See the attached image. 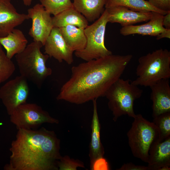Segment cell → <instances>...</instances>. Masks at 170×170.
Listing matches in <instances>:
<instances>
[{"label": "cell", "mask_w": 170, "mask_h": 170, "mask_svg": "<svg viewBox=\"0 0 170 170\" xmlns=\"http://www.w3.org/2000/svg\"><path fill=\"white\" fill-rule=\"evenodd\" d=\"M153 6L163 11H170V0H148Z\"/></svg>", "instance_id": "cell-28"}, {"label": "cell", "mask_w": 170, "mask_h": 170, "mask_svg": "<svg viewBox=\"0 0 170 170\" xmlns=\"http://www.w3.org/2000/svg\"><path fill=\"white\" fill-rule=\"evenodd\" d=\"M41 4L50 14L55 16L73 7L71 0H40Z\"/></svg>", "instance_id": "cell-24"}, {"label": "cell", "mask_w": 170, "mask_h": 170, "mask_svg": "<svg viewBox=\"0 0 170 170\" xmlns=\"http://www.w3.org/2000/svg\"><path fill=\"white\" fill-rule=\"evenodd\" d=\"M57 166L59 170H76L78 167L85 168L82 162L71 158L68 155L61 157L58 162Z\"/></svg>", "instance_id": "cell-26"}, {"label": "cell", "mask_w": 170, "mask_h": 170, "mask_svg": "<svg viewBox=\"0 0 170 170\" xmlns=\"http://www.w3.org/2000/svg\"><path fill=\"white\" fill-rule=\"evenodd\" d=\"M52 23L53 27L59 28L70 25L84 29L88 25L86 18L74 7L54 16Z\"/></svg>", "instance_id": "cell-20"}, {"label": "cell", "mask_w": 170, "mask_h": 170, "mask_svg": "<svg viewBox=\"0 0 170 170\" xmlns=\"http://www.w3.org/2000/svg\"><path fill=\"white\" fill-rule=\"evenodd\" d=\"M91 170H108L110 167L106 160L103 156L97 158L90 165Z\"/></svg>", "instance_id": "cell-27"}, {"label": "cell", "mask_w": 170, "mask_h": 170, "mask_svg": "<svg viewBox=\"0 0 170 170\" xmlns=\"http://www.w3.org/2000/svg\"><path fill=\"white\" fill-rule=\"evenodd\" d=\"M10 116V122L17 130L36 129L43 123H59L58 119L35 103H26L20 105Z\"/></svg>", "instance_id": "cell-8"}, {"label": "cell", "mask_w": 170, "mask_h": 170, "mask_svg": "<svg viewBox=\"0 0 170 170\" xmlns=\"http://www.w3.org/2000/svg\"><path fill=\"white\" fill-rule=\"evenodd\" d=\"M44 53L59 62L65 61L71 65L73 62L74 52L68 46L60 28L53 27L44 45Z\"/></svg>", "instance_id": "cell-11"}, {"label": "cell", "mask_w": 170, "mask_h": 170, "mask_svg": "<svg viewBox=\"0 0 170 170\" xmlns=\"http://www.w3.org/2000/svg\"><path fill=\"white\" fill-rule=\"evenodd\" d=\"M118 170H150L148 166L136 165L131 162L123 164Z\"/></svg>", "instance_id": "cell-29"}, {"label": "cell", "mask_w": 170, "mask_h": 170, "mask_svg": "<svg viewBox=\"0 0 170 170\" xmlns=\"http://www.w3.org/2000/svg\"><path fill=\"white\" fill-rule=\"evenodd\" d=\"M15 70L14 63L7 56L0 43V85L8 79Z\"/></svg>", "instance_id": "cell-25"}, {"label": "cell", "mask_w": 170, "mask_h": 170, "mask_svg": "<svg viewBox=\"0 0 170 170\" xmlns=\"http://www.w3.org/2000/svg\"><path fill=\"white\" fill-rule=\"evenodd\" d=\"M137 78L131 81L135 85L150 87L160 80L170 78V52L161 48L138 59Z\"/></svg>", "instance_id": "cell-3"}, {"label": "cell", "mask_w": 170, "mask_h": 170, "mask_svg": "<svg viewBox=\"0 0 170 170\" xmlns=\"http://www.w3.org/2000/svg\"><path fill=\"white\" fill-rule=\"evenodd\" d=\"M108 13L106 9L99 18L84 29L87 39L86 47L75 52L76 56L86 61L112 54L104 43L106 27L108 23Z\"/></svg>", "instance_id": "cell-7"}, {"label": "cell", "mask_w": 170, "mask_h": 170, "mask_svg": "<svg viewBox=\"0 0 170 170\" xmlns=\"http://www.w3.org/2000/svg\"><path fill=\"white\" fill-rule=\"evenodd\" d=\"M11 0H0V37L6 36L15 27L29 19L27 15L17 12Z\"/></svg>", "instance_id": "cell-12"}, {"label": "cell", "mask_w": 170, "mask_h": 170, "mask_svg": "<svg viewBox=\"0 0 170 170\" xmlns=\"http://www.w3.org/2000/svg\"><path fill=\"white\" fill-rule=\"evenodd\" d=\"M153 118L152 122L158 129L159 141H162L170 137V111L162 113Z\"/></svg>", "instance_id": "cell-23"}, {"label": "cell", "mask_w": 170, "mask_h": 170, "mask_svg": "<svg viewBox=\"0 0 170 170\" xmlns=\"http://www.w3.org/2000/svg\"><path fill=\"white\" fill-rule=\"evenodd\" d=\"M60 141L55 132L44 128L18 129L10 148L6 170H57L61 158Z\"/></svg>", "instance_id": "cell-2"}, {"label": "cell", "mask_w": 170, "mask_h": 170, "mask_svg": "<svg viewBox=\"0 0 170 170\" xmlns=\"http://www.w3.org/2000/svg\"><path fill=\"white\" fill-rule=\"evenodd\" d=\"M152 16L146 23L138 25H131L122 27L120 33L124 36L132 34L156 37L167 29L162 24L163 15L156 12H152Z\"/></svg>", "instance_id": "cell-16"}, {"label": "cell", "mask_w": 170, "mask_h": 170, "mask_svg": "<svg viewBox=\"0 0 170 170\" xmlns=\"http://www.w3.org/2000/svg\"><path fill=\"white\" fill-rule=\"evenodd\" d=\"M133 118L127 133L128 144L134 157L147 163L150 147L159 141L158 129L153 122H149L141 114H136Z\"/></svg>", "instance_id": "cell-6"}, {"label": "cell", "mask_w": 170, "mask_h": 170, "mask_svg": "<svg viewBox=\"0 0 170 170\" xmlns=\"http://www.w3.org/2000/svg\"><path fill=\"white\" fill-rule=\"evenodd\" d=\"M28 41L23 32L14 28L6 36L0 37V43L5 49L7 56L11 59L22 52L26 48Z\"/></svg>", "instance_id": "cell-18"}, {"label": "cell", "mask_w": 170, "mask_h": 170, "mask_svg": "<svg viewBox=\"0 0 170 170\" xmlns=\"http://www.w3.org/2000/svg\"><path fill=\"white\" fill-rule=\"evenodd\" d=\"M169 79L161 80L150 87L152 102L153 117L170 111V86Z\"/></svg>", "instance_id": "cell-14"}, {"label": "cell", "mask_w": 170, "mask_h": 170, "mask_svg": "<svg viewBox=\"0 0 170 170\" xmlns=\"http://www.w3.org/2000/svg\"><path fill=\"white\" fill-rule=\"evenodd\" d=\"M132 58L130 54H112L72 67L71 77L62 87L57 99L79 105L105 96Z\"/></svg>", "instance_id": "cell-1"}, {"label": "cell", "mask_w": 170, "mask_h": 170, "mask_svg": "<svg viewBox=\"0 0 170 170\" xmlns=\"http://www.w3.org/2000/svg\"><path fill=\"white\" fill-rule=\"evenodd\" d=\"M121 6L126 7L131 10L139 12H156L164 15L169 12L160 10L151 5L145 0H107L105 8Z\"/></svg>", "instance_id": "cell-22"}, {"label": "cell", "mask_w": 170, "mask_h": 170, "mask_svg": "<svg viewBox=\"0 0 170 170\" xmlns=\"http://www.w3.org/2000/svg\"><path fill=\"white\" fill-rule=\"evenodd\" d=\"M60 29L67 44L74 52L85 48L87 39L84 29L70 25Z\"/></svg>", "instance_id": "cell-21"}, {"label": "cell", "mask_w": 170, "mask_h": 170, "mask_svg": "<svg viewBox=\"0 0 170 170\" xmlns=\"http://www.w3.org/2000/svg\"><path fill=\"white\" fill-rule=\"evenodd\" d=\"M27 12L32 20L29 35L33 41L40 42L43 46L53 27L52 17L41 3H37L29 8Z\"/></svg>", "instance_id": "cell-10"}, {"label": "cell", "mask_w": 170, "mask_h": 170, "mask_svg": "<svg viewBox=\"0 0 170 170\" xmlns=\"http://www.w3.org/2000/svg\"><path fill=\"white\" fill-rule=\"evenodd\" d=\"M42 46L41 42L33 41L15 55L20 75L38 87L52 73L51 69L46 64L49 56L41 51Z\"/></svg>", "instance_id": "cell-4"}, {"label": "cell", "mask_w": 170, "mask_h": 170, "mask_svg": "<svg viewBox=\"0 0 170 170\" xmlns=\"http://www.w3.org/2000/svg\"><path fill=\"white\" fill-rule=\"evenodd\" d=\"M107 0H73V7L88 22H94L104 12Z\"/></svg>", "instance_id": "cell-19"}, {"label": "cell", "mask_w": 170, "mask_h": 170, "mask_svg": "<svg viewBox=\"0 0 170 170\" xmlns=\"http://www.w3.org/2000/svg\"><path fill=\"white\" fill-rule=\"evenodd\" d=\"M147 163L150 170L170 169V137L151 145Z\"/></svg>", "instance_id": "cell-15"}, {"label": "cell", "mask_w": 170, "mask_h": 170, "mask_svg": "<svg viewBox=\"0 0 170 170\" xmlns=\"http://www.w3.org/2000/svg\"><path fill=\"white\" fill-rule=\"evenodd\" d=\"M105 9L108 13V22L118 23L122 27L148 21L152 15V12H137L121 6L112 7Z\"/></svg>", "instance_id": "cell-13"}, {"label": "cell", "mask_w": 170, "mask_h": 170, "mask_svg": "<svg viewBox=\"0 0 170 170\" xmlns=\"http://www.w3.org/2000/svg\"><path fill=\"white\" fill-rule=\"evenodd\" d=\"M96 100H93V112L91 125V139L89 156L90 165L98 158L103 157L105 151L100 138V124L97 112Z\"/></svg>", "instance_id": "cell-17"}, {"label": "cell", "mask_w": 170, "mask_h": 170, "mask_svg": "<svg viewBox=\"0 0 170 170\" xmlns=\"http://www.w3.org/2000/svg\"><path fill=\"white\" fill-rule=\"evenodd\" d=\"M143 90L133 84L129 79L120 78L109 88L105 96L108 100V106L116 122L120 116L128 115L134 118V101L140 98Z\"/></svg>", "instance_id": "cell-5"}, {"label": "cell", "mask_w": 170, "mask_h": 170, "mask_svg": "<svg viewBox=\"0 0 170 170\" xmlns=\"http://www.w3.org/2000/svg\"><path fill=\"white\" fill-rule=\"evenodd\" d=\"M29 91L27 80L21 75L0 88V99L9 116L18 106L26 103Z\"/></svg>", "instance_id": "cell-9"}, {"label": "cell", "mask_w": 170, "mask_h": 170, "mask_svg": "<svg viewBox=\"0 0 170 170\" xmlns=\"http://www.w3.org/2000/svg\"><path fill=\"white\" fill-rule=\"evenodd\" d=\"M24 4L26 6H30L32 0H22Z\"/></svg>", "instance_id": "cell-32"}, {"label": "cell", "mask_w": 170, "mask_h": 170, "mask_svg": "<svg viewBox=\"0 0 170 170\" xmlns=\"http://www.w3.org/2000/svg\"><path fill=\"white\" fill-rule=\"evenodd\" d=\"M162 24L163 26L166 29H170V11L163 15Z\"/></svg>", "instance_id": "cell-30"}, {"label": "cell", "mask_w": 170, "mask_h": 170, "mask_svg": "<svg viewBox=\"0 0 170 170\" xmlns=\"http://www.w3.org/2000/svg\"><path fill=\"white\" fill-rule=\"evenodd\" d=\"M156 39L159 40L164 38H170V29H166L162 32L156 36Z\"/></svg>", "instance_id": "cell-31"}]
</instances>
